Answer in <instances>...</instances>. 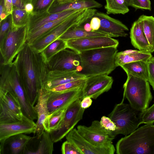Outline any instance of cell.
I'll list each match as a JSON object with an SVG mask.
<instances>
[{
	"label": "cell",
	"mask_w": 154,
	"mask_h": 154,
	"mask_svg": "<svg viewBox=\"0 0 154 154\" xmlns=\"http://www.w3.org/2000/svg\"><path fill=\"white\" fill-rule=\"evenodd\" d=\"M102 6L101 4L95 0H80L61 4L54 1L48 12L49 14H54L66 10H80L87 9L99 8Z\"/></svg>",
	"instance_id": "cell-23"
},
{
	"label": "cell",
	"mask_w": 154,
	"mask_h": 154,
	"mask_svg": "<svg viewBox=\"0 0 154 154\" xmlns=\"http://www.w3.org/2000/svg\"><path fill=\"white\" fill-rule=\"evenodd\" d=\"M3 13L7 14L5 11V0H0V15Z\"/></svg>",
	"instance_id": "cell-47"
},
{
	"label": "cell",
	"mask_w": 154,
	"mask_h": 154,
	"mask_svg": "<svg viewBox=\"0 0 154 154\" xmlns=\"http://www.w3.org/2000/svg\"><path fill=\"white\" fill-rule=\"evenodd\" d=\"M86 78V77L66 83L47 90L53 92H61L83 88Z\"/></svg>",
	"instance_id": "cell-34"
},
{
	"label": "cell",
	"mask_w": 154,
	"mask_h": 154,
	"mask_svg": "<svg viewBox=\"0 0 154 154\" xmlns=\"http://www.w3.org/2000/svg\"><path fill=\"white\" fill-rule=\"evenodd\" d=\"M66 48V41L58 38L50 44L41 53L44 59L47 62L53 56Z\"/></svg>",
	"instance_id": "cell-31"
},
{
	"label": "cell",
	"mask_w": 154,
	"mask_h": 154,
	"mask_svg": "<svg viewBox=\"0 0 154 154\" xmlns=\"http://www.w3.org/2000/svg\"><path fill=\"white\" fill-rule=\"evenodd\" d=\"M97 11L94 8L80 10L69 16L62 22L29 45L33 50L41 52L47 46L59 38L68 30L81 26L90 19Z\"/></svg>",
	"instance_id": "cell-4"
},
{
	"label": "cell",
	"mask_w": 154,
	"mask_h": 154,
	"mask_svg": "<svg viewBox=\"0 0 154 154\" xmlns=\"http://www.w3.org/2000/svg\"><path fill=\"white\" fill-rule=\"evenodd\" d=\"M61 151L63 154H82L72 143L67 140L63 143Z\"/></svg>",
	"instance_id": "cell-38"
},
{
	"label": "cell",
	"mask_w": 154,
	"mask_h": 154,
	"mask_svg": "<svg viewBox=\"0 0 154 154\" xmlns=\"http://www.w3.org/2000/svg\"><path fill=\"white\" fill-rule=\"evenodd\" d=\"M130 104L122 101L116 104L108 115L115 123L117 128L112 131L114 137L119 134L128 135L137 129L140 124V114Z\"/></svg>",
	"instance_id": "cell-6"
},
{
	"label": "cell",
	"mask_w": 154,
	"mask_h": 154,
	"mask_svg": "<svg viewBox=\"0 0 154 154\" xmlns=\"http://www.w3.org/2000/svg\"><path fill=\"white\" fill-rule=\"evenodd\" d=\"M131 6L136 10L140 9L151 11V9L150 0H132Z\"/></svg>",
	"instance_id": "cell-39"
},
{
	"label": "cell",
	"mask_w": 154,
	"mask_h": 154,
	"mask_svg": "<svg viewBox=\"0 0 154 154\" xmlns=\"http://www.w3.org/2000/svg\"><path fill=\"white\" fill-rule=\"evenodd\" d=\"M67 140L72 143L82 154H114L110 150L96 146L89 142L73 128L66 136Z\"/></svg>",
	"instance_id": "cell-18"
},
{
	"label": "cell",
	"mask_w": 154,
	"mask_h": 154,
	"mask_svg": "<svg viewBox=\"0 0 154 154\" xmlns=\"http://www.w3.org/2000/svg\"><path fill=\"white\" fill-rule=\"evenodd\" d=\"M130 38L131 43L135 48L139 50L151 52L150 48L144 34L142 25L137 20L132 25Z\"/></svg>",
	"instance_id": "cell-25"
},
{
	"label": "cell",
	"mask_w": 154,
	"mask_h": 154,
	"mask_svg": "<svg viewBox=\"0 0 154 154\" xmlns=\"http://www.w3.org/2000/svg\"></svg>",
	"instance_id": "cell-51"
},
{
	"label": "cell",
	"mask_w": 154,
	"mask_h": 154,
	"mask_svg": "<svg viewBox=\"0 0 154 154\" xmlns=\"http://www.w3.org/2000/svg\"><path fill=\"white\" fill-rule=\"evenodd\" d=\"M33 8V6L32 3H28L25 6V10L29 14L32 12Z\"/></svg>",
	"instance_id": "cell-46"
},
{
	"label": "cell",
	"mask_w": 154,
	"mask_h": 154,
	"mask_svg": "<svg viewBox=\"0 0 154 154\" xmlns=\"http://www.w3.org/2000/svg\"><path fill=\"white\" fill-rule=\"evenodd\" d=\"M67 48L79 53L95 49L117 47L119 41L108 36L89 37L66 41Z\"/></svg>",
	"instance_id": "cell-11"
},
{
	"label": "cell",
	"mask_w": 154,
	"mask_h": 154,
	"mask_svg": "<svg viewBox=\"0 0 154 154\" xmlns=\"http://www.w3.org/2000/svg\"><path fill=\"white\" fill-rule=\"evenodd\" d=\"M27 25L18 27L12 24L0 42L1 62L5 65L12 63L27 42Z\"/></svg>",
	"instance_id": "cell-7"
},
{
	"label": "cell",
	"mask_w": 154,
	"mask_h": 154,
	"mask_svg": "<svg viewBox=\"0 0 154 154\" xmlns=\"http://www.w3.org/2000/svg\"><path fill=\"white\" fill-rule=\"evenodd\" d=\"M31 137L21 134L0 143V154H23L26 145Z\"/></svg>",
	"instance_id": "cell-21"
},
{
	"label": "cell",
	"mask_w": 154,
	"mask_h": 154,
	"mask_svg": "<svg viewBox=\"0 0 154 154\" xmlns=\"http://www.w3.org/2000/svg\"><path fill=\"white\" fill-rule=\"evenodd\" d=\"M32 0H12L13 9L25 10V5L28 3H32Z\"/></svg>",
	"instance_id": "cell-42"
},
{
	"label": "cell",
	"mask_w": 154,
	"mask_h": 154,
	"mask_svg": "<svg viewBox=\"0 0 154 154\" xmlns=\"http://www.w3.org/2000/svg\"><path fill=\"white\" fill-rule=\"evenodd\" d=\"M103 36L107 35L97 31H87L81 26L69 29L59 38L67 41L70 39H79L89 37Z\"/></svg>",
	"instance_id": "cell-29"
},
{
	"label": "cell",
	"mask_w": 154,
	"mask_h": 154,
	"mask_svg": "<svg viewBox=\"0 0 154 154\" xmlns=\"http://www.w3.org/2000/svg\"><path fill=\"white\" fill-rule=\"evenodd\" d=\"M151 53L143 51L128 49L117 52L115 57L117 67L135 61L147 62L152 56Z\"/></svg>",
	"instance_id": "cell-24"
},
{
	"label": "cell",
	"mask_w": 154,
	"mask_h": 154,
	"mask_svg": "<svg viewBox=\"0 0 154 154\" xmlns=\"http://www.w3.org/2000/svg\"><path fill=\"white\" fill-rule=\"evenodd\" d=\"M140 124L154 122V103L140 114Z\"/></svg>",
	"instance_id": "cell-36"
},
{
	"label": "cell",
	"mask_w": 154,
	"mask_h": 154,
	"mask_svg": "<svg viewBox=\"0 0 154 154\" xmlns=\"http://www.w3.org/2000/svg\"><path fill=\"white\" fill-rule=\"evenodd\" d=\"M112 78L107 75H99L86 77L82 88L83 97H89L96 99L112 88Z\"/></svg>",
	"instance_id": "cell-13"
},
{
	"label": "cell",
	"mask_w": 154,
	"mask_h": 154,
	"mask_svg": "<svg viewBox=\"0 0 154 154\" xmlns=\"http://www.w3.org/2000/svg\"><path fill=\"white\" fill-rule=\"evenodd\" d=\"M69 106L60 108L47 116L43 123L45 131L50 133L58 128L63 120Z\"/></svg>",
	"instance_id": "cell-28"
},
{
	"label": "cell",
	"mask_w": 154,
	"mask_h": 154,
	"mask_svg": "<svg viewBox=\"0 0 154 154\" xmlns=\"http://www.w3.org/2000/svg\"><path fill=\"white\" fill-rule=\"evenodd\" d=\"M83 88L61 92L49 91L47 106L49 114L60 108L69 106L78 98L83 97Z\"/></svg>",
	"instance_id": "cell-14"
},
{
	"label": "cell",
	"mask_w": 154,
	"mask_h": 154,
	"mask_svg": "<svg viewBox=\"0 0 154 154\" xmlns=\"http://www.w3.org/2000/svg\"><path fill=\"white\" fill-rule=\"evenodd\" d=\"M36 124L24 115L21 120L12 123L0 124V143L11 136L21 134L35 133Z\"/></svg>",
	"instance_id": "cell-15"
},
{
	"label": "cell",
	"mask_w": 154,
	"mask_h": 154,
	"mask_svg": "<svg viewBox=\"0 0 154 154\" xmlns=\"http://www.w3.org/2000/svg\"><path fill=\"white\" fill-rule=\"evenodd\" d=\"M5 11L9 15L11 14L13 11L12 0H5Z\"/></svg>",
	"instance_id": "cell-45"
},
{
	"label": "cell",
	"mask_w": 154,
	"mask_h": 154,
	"mask_svg": "<svg viewBox=\"0 0 154 154\" xmlns=\"http://www.w3.org/2000/svg\"><path fill=\"white\" fill-rule=\"evenodd\" d=\"M148 71V81L154 90V57H152L147 62Z\"/></svg>",
	"instance_id": "cell-41"
},
{
	"label": "cell",
	"mask_w": 154,
	"mask_h": 154,
	"mask_svg": "<svg viewBox=\"0 0 154 154\" xmlns=\"http://www.w3.org/2000/svg\"><path fill=\"white\" fill-rule=\"evenodd\" d=\"M137 20L142 25L144 34L150 48L151 52H153L154 51V17L142 15Z\"/></svg>",
	"instance_id": "cell-30"
},
{
	"label": "cell",
	"mask_w": 154,
	"mask_h": 154,
	"mask_svg": "<svg viewBox=\"0 0 154 154\" xmlns=\"http://www.w3.org/2000/svg\"><path fill=\"white\" fill-rule=\"evenodd\" d=\"M121 67L127 75H131L148 81V71L147 62L137 61L123 65Z\"/></svg>",
	"instance_id": "cell-26"
},
{
	"label": "cell",
	"mask_w": 154,
	"mask_h": 154,
	"mask_svg": "<svg viewBox=\"0 0 154 154\" xmlns=\"http://www.w3.org/2000/svg\"><path fill=\"white\" fill-rule=\"evenodd\" d=\"M80 97L72 103L68 107L63 120L58 128L50 132L53 142H57L64 138L81 120L85 109L82 108Z\"/></svg>",
	"instance_id": "cell-9"
},
{
	"label": "cell",
	"mask_w": 154,
	"mask_h": 154,
	"mask_svg": "<svg viewBox=\"0 0 154 154\" xmlns=\"http://www.w3.org/2000/svg\"><path fill=\"white\" fill-rule=\"evenodd\" d=\"M13 63L25 94L34 106L49 71L47 62L41 53L32 49L27 42Z\"/></svg>",
	"instance_id": "cell-1"
},
{
	"label": "cell",
	"mask_w": 154,
	"mask_h": 154,
	"mask_svg": "<svg viewBox=\"0 0 154 154\" xmlns=\"http://www.w3.org/2000/svg\"><path fill=\"white\" fill-rule=\"evenodd\" d=\"M117 47H109L85 51L79 53L82 70L86 77L108 75L117 67L115 57Z\"/></svg>",
	"instance_id": "cell-2"
},
{
	"label": "cell",
	"mask_w": 154,
	"mask_h": 154,
	"mask_svg": "<svg viewBox=\"0 0 154 154\" xmlns=\"http://www.w3.org/2000/svg\"><path fill=\"white\" fill-rule=\"evenodd\" d=\"M0 23V42H1L12 25L11 14L8 16L6 18Z\"/></svg>",
	"instance_id": "cell-37"
},
{
	"label": "cell",
	"mask_w": 154,
	"mask_h": 154,
	"mask_svg": "<svg viewBox=\"0 0 154 154\" xmlns=\"http://www.w3.org/2000/svg\"><path fill=\"white\" fill-rule=\"evenodd\" d=\"M80 0H55V2L59 4L71 3Z\"/></svg>",
	"instance_id": "cell-48"
},
{
	"label": "cell",
	"mask_w": 154,
	"mask_h": 154,
	"mask_svg": "<svg viewBox=\"0 0 154 154\" xmlns=\"http://www.w3.org/2000/svg\"><path fill=\"white\" fill-rule=\"evenodd\" d=\"M104 8L108 14H125L129 9L124 0H106Z\"/></svg>",
	"instance_id": "cell-32"
},
{
	"label": "cell",
	"mask_w": 154,
	"mask_h": 154,
	"mask_svg": "<svg viewBox=\"0 0 154 154\" xmlns=\"http://www.w3.org/2000/svg\"><path fill=\"white\" fill-rule=\"evenodd\" d=\"M67 49L61 50L47 62L49 71L56 70L80 73L82 68L79 53Z\"/></svg>",
	"instance_id": "cell-10"
},
{
	"label": "cell",
	"mask_w": 154,
	"mask_h": 154,
	"mask_svg": "<svg viewBox=\"0 0 154 154\" xmlns=\"http://www.w3.org/2000/svg\"><path fill=\"white\" fill-rule=\"evenodd\" d=\"M8 83L9 88L14 91L19 100L23 115L33 120L37 119V113L35 106L30 103L25 94L13 62L9 71Z\"/></svg>",
	"instance_id": "cell-12"
},
{
	"label": "cell",
	"mask_w": 154,
	"mask_h": 154,
	"mask_svg": "<svg viewBox=\"0 0 154 154\" xmlns=\"http://www.w3.org/2000/svg\"><path fill=\"white\" fill-rule=\"evenodd\" d=\"M77 129L80 134L93 145L109 149L113 154L116 152V148L112 143L115 137L112 131L106 130L101 126L100 121H93L89 126L78 125Z\"/></svg>",
	"instance_id": "cell-8"
},
{
	"label": "cell",
	"mask_w": 154,
	"mask_h": 154,
	"mask_svg": "<svg viewBox=\"0 0 154 154\" xmlns=\"http://www.w3.org/2000/svg\"><path fill=\"white\" fill-rule=\"evenodd\" d=\"M11 15L13 26L20 27L27 25L29 14L25 10L14 8Z\"/></svg>",
	"instance_id": "cell-33"
},
{
	"label": "cell",
	"mask_w": 154,
	"mask_h": 154,
	"mask_svg": "<svg viewBox=\"0 0 154 154\" xmlns=\"http://www.w3.org/2000/svg\"><path fill=\"white\" fill-rule=\"evenodd\" d=\"M92 102V98L90 97L87 96L84 97L81 101V107L85 109L88 108L91 105Z\"/></svg>",
	"instance_id": "cell-44"
},
{
	"label": "cell",
	"mask_w": 154,
	"mask_h": 154,
	"mask_svg": "<svg viewBox=\"0 0 154 154\" xmlns=\"http://www.w3.org/2000/svg\"><path fill=\"white\" fill-rule=\"evenodd\" d=\"M117 154H154V125L146 124L117 142Z\"/></svg>",
	"instance_id": "cell-3"
},
{
	"label": "cell",
	"mask_w": 154,
	"mask_h": 154,
	"mask_svg": "<svg viewBox=\"0 0 154 154\" xmlns=\"http://www.w3.org/2000/svg\"><path fill=\"white\" fill-rule=\"evenodd\" d=\"M83 28L87 31H92V28L90 24L89 23H85L83 27Z\"/></svg>",
	"instance_id": "cell-49"
},
{
	"label": "cell",
	"mask_w": 154,
	"mask_h": 154,
	"mask_svg": "<svg viewBox=\"0 0 154 154\" xmlns=\"http://www.w3.org/2000/svg\"><path fill=\"white\" fill-rule=\"evenodd\" d=\"M79 11L66 10L54 14H49L48 12H46L39 14H29V21L27 25L28 34L35 31L49 22L66 16L71 15Z\"/></svg>",
	"instance_id": "cell-19"
},
{
	"label": "cell",
	"mask_w": 154,
	"mask_h": 154,
	"mask_svg": "<svg viewBox=\"0 0 154 154\" xmlns=\"http://www.w3.org/2000/svg\"><path fill=\"white\" fill-rule=\"evenodd\" d=\"M50 133L45 130L40 135H34L28 141L23 154H52L54 143Z\"/></svg>",
	"instance_id": "cell-17"
},
{
	"label": "cell",
	"mask_w": 154,
	"mask_h": 154,
	"mask_svg": "<svg viewBox=\"0 0 154 154\" xmlns=\"http://www.w3.org/2000/svg\"><path fill=\"white\" fill-rule=\"evenodd\" d=\"M100 122L101 126L107 130L114 131L117 128L115 123L108 116H103Z\"/></svg>",
	"instance_id": "cell-40"
},
{
	"label": "cell",
	"mask_w": 154,
	"mask_h": 154,
	"mask_svg": "<svg viewBox=\"0 0 154 154\" xmlns=\"http://www.w3.org/2000/svg\"><path fill=\"white\" fill-rule=\"evenodd\" d=\"M127 5L128 6H131L132 3V0H124Z\"/></svg>",
	"instance_id": "cell-50"
},
{
	"label": "cell",
	"mask_w": 154,
	"mask_h": 154,
	"mask_svg": "<svg viewBox=\"0 0 154 154\" xmlns=\"http://www.w3.org/2000/svg\"><path fill=\"white\" fill-rule=\"evenodd\" d=\"M123 85L124 97L130 105L137 111L142 112L149 108L152 96L148 81L130 75H128Z\"/></svg>",
	"instance_id": "cell-5"
},
{
	"label": "cell",
	"mask_w": 154,
	"mask_h": 154,
	"mask_svg": "<svg viewBox=\"0 0 154 154\" xmlns=\"http://www.w3.org/2000/svg\"><path fill=\"white\" fill-rule=\"evenodd\" d=\"M86 77L83 75L76 72L50 71L44 87L49 90L58 85Z\"/></svg>",
	"instance_id": "cell-20"
},
{
	"label": "cell",
	"mask_w": 154,
	"mask_h": 154,
	"mask_svg": "<svg viewBox=\"0 0 154 154\" xmlns=\"http://www.w3.org/2000/svg\"><path fill=\"white\" fill-rule=\"evenodd\" d=\"M55 0H32V3L34 8L33 12L31 14H39L48 12Z\"/></svg>",
	"instance_id": "cell-35"
},
{
	"label": "cell",
	"mask_w": 154,
	"mask_h": 154,
	"mask_svg": "<svg viewBox=\"0 0 154 154\" xmlns=\"http://www.w3.org/2000/svg\"><path fill=\"white\" fill-rule=\"evenodd\" d=\"M94 16L100 20V25L97 31L110 37H125L128 35L126 31L128 27L120 20L114 18L107 14L96 12Z\"/></svg>",
	"instance_id": "cell-16"
},
{
	"label": "cell",
	"mask_w": 154,
	"mask_h": 154,
	"mask_svg": "<svg viewBox=\"0 0 154 154\" xmlns=\"http://www.w3.org/2000/svg\"><path fill=\"white\" fill-rule=\"evenodd\" d=\"M49 93V91L44 87L39 91L37 104L34 106L37 113L36 128L34 135H40L45 130L43 126L44 122L49 114L47 106Z\"/></svg>",
	"instance_id": "cell-22"
},
{
	"label": "cell",
	"mask_w": 154,
	"mask_h": 154,
	"mask_svg": "<svg viewBox=\"0 0 154 154\" xmlns=\"http://www.w3.org/2000/svg\"><path fill=\"white\" fill-rule=\"evenodd\" d=\"M90 24L92 31H97L100 27V20L98 17L94 16L91 18Z\"/></svg>",
	"instance_id": "cell-43"
},
{
	"label": "cell",
	"mask_w": 154,
	"mask_h": 154,
	"mask_svg": "<svg viewBox=\"0 0 154 154\" xmlns=\"http://www.w3.org/2000/svg\"><path fill=\"white\" fill-rule=\"evenodd\" d=\"M0 102L3 103L8 109L22 120L24 115L19 100L12 90L0 94Z\"/></svg>",
	"instance_id": "cell-27"
}]
</instances>
